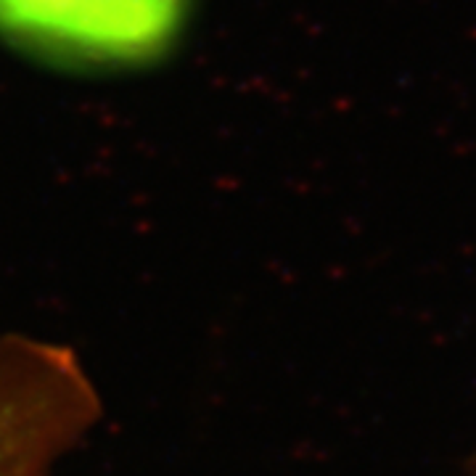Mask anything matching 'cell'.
<instances>
[{
  "mask_svg": "<svg viewBox=\"0 0 476 476\" xmlns=\"http://www.w3.org/2000/svg\"><path fill=\"white\" fill-rule=\"evenodd\" d=\"M101 413V392L72 347L0 336V476H53Z\"/></svg>",
  "mask_w": 476,
  "mask_h": 476,
  "instance_id": "cell-1",
  "label": "cell"
},
{
  "mask_svg": "<svg viewBox=\"0 0 476 476\" xmlns=\"http://www.w3.org/2000/svg\"><path fill=\"white\" fill-rule=\"evenodd\" d=\"M188 0H0V37L56 62L141 64L180 35Z\"/></svg>",
  "mask_w": 476,
  "mask_h": 476,
  "instance_id": "cell-2",
  "label": "cell"
}]
</instances>
